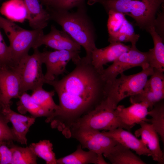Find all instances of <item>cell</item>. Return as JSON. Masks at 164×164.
<instances>
[{"instance_id":"cell-1","label":"cell","mask_w":164,"mask_h":164,"mask_svg":"<svg viewBox=\"0 0 164 164\" xmlns=\"http://www.w3.org/2000/svg\"><path fill=\"white\" fill-rule=\"evenodd\" d=\"M74 64V69L61 79L46 83L52 86L57 93L59 108L46 118L45 122L68 138L72 124L105 98L106 81L101 71L83 57Z\"/></svg>"},{"instance_id":"cell-2","label":"cell","mask_w":164,"mask_h":164,"mask_svg":"<svg viewBox=\"0 0 164 164\" xmlns=\"http://www.w3.org/2000/svg\"><path fill=\"white\" fill-rule=\"evenodd\" d=\"M50 20H53L61 26L75 42L85 49L86 56L83 57L91 61V54L96 46L95 35L92 22L87 15L85 5L78 7L77 11L55 9L46 7Z\"/></svg>"},{"instance_id":"cell-3","label":"cell","mask_w":164,"mask_h":164,"mask_svg":"<svg viewBox=\"0 0 164 164\" xmlns=\"http://www.w3.org/2000/svg\"><path fill=\"white\" fill-rule=\"evenodd\" d=\"M164 0H88L92 5L98 3L107 12L113 10L122 13L132 18L140 28L147 31L154 26L157 12Z\"/></svg>"},{"instance_id":"cell-4","label":"cell","mask_w":164,"mask_h":164,"mask_svg":"<svg viewBox=\"0 0 164 164\" xmlns=\"http://www.w3.org/2000/svg\"><path fill=\"white\" fill-rule=\"evenodd\" d=\"M0 27L4 30L9 42L12 66L28 54L30 49L38 48V43L44 34L43 30L24 29L0 15Z\"/></svg>"},{"instance_id":"cell-5","label":"cell","mask_w":164,"mask_h":164,"mask_svg":"<svg viewBox=\"0 0 164 164\" xmlns=\"http://www.w3.org/2000/svg\"><path fill=\"white\" fill-rule=\"evenodd\" d=\"M153 70V68L149 66L135 74L127 75L122 73L119 78L106 82L105 97L116 108L121 100L142 91Z\"/></svg>"},{"instance_id":"cell-6","label":"cell","mask_w":164,"mask_h":164,"mask_svg":"<svg viewBox=\"0 0 164 164\" xmlns=\"http://www.w3.org/2000/svg\"><path fill=\"white\" fill-rule=\"evenodd\" d=\"M115 108L105 97L94 109L77 119L72 125L71 129L86 128L108 131L126 128L115 113Z\"/></svg>"},{"instance_id":"cell-7","label":"cell","mask_w":164,"mask_h":164,"mask_svg":"<svg viewBox=\"0 0 164 164\" xmlns=\"http://www.w3.org/2000/svg\"><path fill=\"white\" fill-rule=\"evenodd\" d=\"M33 50L32 54L26 55L12 66L19 77L20 95L28 90L32 91L46 83L42 69L43 63L41 52L38 48Z\"/></svg>"},{"instance_id":"cell-8","label":"cell","mask_w":164,"mask_h":164,"mask_svg":"<svg viewBox=\"0 0 164 164\" xmlns=\"http://www.w3.org/2000/svg\"><path fill=\"white\" fill-rule=\"evenodd\" d=\"M113 62L101 71L103 78L107 82L114 80L118 75L131 68L140 67L143 69L149 66L148 52H142L136 47L131 46L129 50L123 53Z\"/></svg>"},{"instance_id":"cell-9","label":"cell","mask_w":164,"mask_h":164,"mask_svg":"<svg viewBox=\"0 0 164 164\" xmlns=\"http://www.w3.org/2000/svg\"><path fill=\"white\" fill-rule=\"evenodd\" d=\"M80 51L67 50L46 51L41 52L43 63L46 67L44 74L46 81L57 79L60 75L67 73L66 66L72 60L74 64L81 59Z\"/></svg>"},{"instance_id":"cell-10","label":"cell","mask_w":164,"mask_h":164,"mask_svg":"<svg viewBox=\"0 0 164 164\" xmlns=\"http://www.w3.org/2000/svg\"><path fill=\"white\" fill-rule=\"evenodd\" d=\"M70 137L78 141L82 148L99 155H103L118 143L100 131L86 128L71 130Z\"/></svg>"},{"instance_id":"cell-11","label":"cell","mask_w":164,"mask_h":164,"mask_svg":"<svg viewBox=\"0 0 164 164\" xmlns=\"http://www.w3.org/2000/svg\"><path fill=\"white\" fill-rule=\"evenodd\" d=\"M20 95L19 77L12 67H0V105L10 107L11 100Z\"/></svg>"},{"instance_id":"cell-12","label":"cell","mask_w":164,"mask_h":164,"mask_svg":"<svg viewBox=\"0 0 164 164\" xmlns=\"http://www.w3.org/2000/svg\"><path fill=\"white\" fill-rule=\"evenodd\" d=\"M45 45L55 50L80 51L81 46L63 30H60L52 25L50 32L42 35L38 47Z\"/></svg>"},{"instance_id":"cell-13","label":"cell","mask_w":164,"mask_h":164,"mask_svg":"<svg viewBox=\"0 0 164 164\" xmlns=\"http://www.w3.org/2000/svg\"><path fill=\"white\" fill-rule=\"evenodd\" d=\"M148 109L147 106L144 103H135L127 107L123 105H118L115 113L126 130L130 131L136 124H139L143 121L148 122L147 116Z\"/></svg>"},{"instance_id":"cell-14","label":"cell","mask_w":164,"mask_h":164,"mask_svg":"<svg viewBox=\"0 0 164 164\" xmlns=\"http://www.w3.org/2000/svg\"><path fill=\"white\" fill-rule=\"evenodd\" d=\"M131 46L122 43L113 42L102 48H96L92 51L91 63L94 67L100 71L104 69V65L113 62L123 53L130 50Z\"/></svg>"},{"instance_id":"cell-15","label":"cell","mask_w":164,"mask_h":164,"mask_svg":"<svg viewBox=\"0 0 164 164\" xmlns=\"http://www.w3.org/2000/svg\"><path fill=\"white\" fill-rule=\"evenodd\" d=\"M2 108L7 118L12 123L11 130L15 141L27 145L26 135L36 118L18 113L12 110L10 107Z\"/></svg>"},{"instance_id":"cell-16","label":"cell","mask_w":164,"mask_h":164,"mask_svg":"<svg viewBox=\"0 0 164 164\" xmlns=\"http://www.w3.org/2000/svg\"><path fill=\"white\" fill-rule=\"evenodd\" d=\"M139 124L140 127L135 131V136L141 137L142 141L151 152L153 160L159 164H164V154L160 147L157 133L152 125L147 122L143 121Z\"/></svg>"},{"instance_id":"cell-17","label":"cell","mask_w":164,"mask_h":164,"mask_svg":"<svg viewBox=\"0 0 164 164\" xmlns=\"http://www.w3.org/2000/svg\"><path fill=\"white\" fill-rule=\"evenodd\" d=\"M102 133L112 138L118 143L134 151L139 155L152 156V153L141 139L129 131L119 128L111 131H103Z\"/></svg>"},{"instance_id":"cell-18","label":"cell","mask_w":164,"mask_h":164,"mask_svg":"<svg viewBox=\"0 0 164 164\" xmlns=\"http://www.w3.org/2000/svg\"><path fill=\"white\" fill-rule=\"evenodd\" d=\"M27 12V19L33 29L43 30L48 25L49 14L39 0H22Z\"/></svg>"},{"instance_id":"cell-19","label":"cell","mask_w":164,"mask_h":164,"mask_svg":"<svg viewBox=\"0 0 164 164\" xmlns=\"http://www.w3.org/2000/svg\"><path fill=\"white\" fill-rule=\"evenodd\" d=\"M57 164H107L103 155L98 154L93 151L84 150L80 144L73 152L57 159Z\"/></svg>"},{"instance_id":"cell-20","label":"cell","mask_w":164,"mask_h":164,"mask_svg":"<svg viewBox=\"0 0 164 164\" xmlns=\"http://www.w3.org/2000/svg\"><path fill=\"white\" fill-rule=\"evenodd\" d=\"M103 155L112 164H146L130 149L119 143Z\"/></svg>"},{"instance_id":"cell-21","label":"cell","mask_w":164,"mask_h":164,"mask_svg":"<svg viewBox=\"0 0 164 164\" xmlns=\"http://www.w3.org/2000/svg\"><path fill=\"white\" fill-rule=\"evenodd\" d=\"M147 31L151 35L154 47L148 51L150 66L161 71H164V44L163 39L152 26Z\"/></svg>"},{"instance_id":"cell-22","label":"cell","mask_w":164,"mask_h":164,"mask_svg":"<svg viewBox=\"0 0 164 164\" xmlns=\"http://www.w3.org/2000/svg\"><path fill=\"white\" fill-rule=\"evenodd\" d=\"M18 99L19 100L16 103L17 109L21 114H24L28 112L36 118L41 117L47 118L52 114L35 102L31 95L26 92L21 94Z\"/></svg>"},{"instance_id":"cell-23","label":"cell","mask_w":164,"mask_h":164,"mask_svg":"<svg viewBox=\"0 0 164 164\" xmlns=\"http://www.w3.org/2000/svg\"><path fill=\"white\" fill-rule=\"evenodd\" d=\"M0 12L12 21L22 22L27 19V12L22 0H9L4 2Z\"/></svg>"},{"instance_id":"cell-24","label":"cell","mask_w":164,"mask_h":164,"mask_svg":"<svg viewBox=\"0 0 164 164\" xmlns=\"http://www.w3.org/2000/svg\"><path fill=\"white\" fill-rule=\"evenodd\" d=\"M55 92L54 90L47 91L41 86L32 91L31 96L35 102L52 114L59 108L53 99Z\"/></svg>"},{"instance_id":"cell-25","label":"cell","mask_w":164,"mask_h":164,"mask_svg":"<svg viewBox=\"0 0 164 164\" xmlns=\"http://www.w3.org/2000/svg\"><path fill=\"white\" fill-rule=\"evenodd\" d=\"M12 153L10 164H36L37 156L29 146L23 147L14 144L13 141L8 143Z\"/></svg>"},{"instance_id":"cell-26","label":"cell","mask_w":164,"mask_h":164,"mask_svg":"<svg viewBox=\"0 0 164 164\" xmlns=\"http://www.w3.org/2000/svg\"><path fill=\"white\" fill-rule=\"evenodd\" d=\"M163 72L153 68V73L150 78L147 80L143 89L153 95L159 101L164 98Z\"/></svg>"},{"instance_id":"cell-27","label":"cell","mask_w":164,"mask_h":164,"mask_svg":"<svg viewBox=\"0 0 164 164\" xmlns=\"http://www.w3.org/2000/svg\"><path fill=\"white\" fill-rule=\"evenodd\" d=\"M164 99L157 102L153 108L148 111V115L151 117L149 122L164 142Z\"/></svg>"},{"instance_id":"cell-28","label":"cell","mask_w":164,"mask_h":164,"mask_svg":"<svg viewBox=\"0 0 164 164\" xmlns=\"http://www.w3.org/2000/svg\"><path fill=\"white\" fill-rule=\"evenodd\" d=\"M29 147L37 157L44 160L46 164H57L53 145L50 140H40L38 142L31 143Z\"/></svg>"},{"instance_id":"cell-29","label":"cell","mask_w":164,"mask_h":164,"mask_svg":"<svg viewBox=\"0 0 164 164\" xmlns=\"http://www.w3.org/2000/svg\"><path fill=\"white\" fill-rule=\"evenodd\" d=\"M139 35L136 34L132 24L126 19L121 28L112 37L108 39L110 43L113 42H127L131 43L132 47H136Z\"/></svg>"},{"instance_id":"cell-30","label":"cell","mask_w":164,"mask_h":164,"mask_svg":"<svg viewBox=\"0 0 164 164\" xmlns=\"http://www.w3.org/2000/svg\"><path fill=\"white\" fill-rule=\"evenodd\" d=\"M107 12L108 16L107 27L109 39L118 32L126 18L125 15L121 12L113 10Z\"/></svg>"},{"instance_id":"cell-31","label":"cell","mask_w":164,"mask_h":164,"mask_svg":"<svg viewBox=\"0 0 164 164\" xmlns=\"http://www.w3.org/2000/svg\"><path fill=\"white\" fill-rule=\"evenodd\" d=\"M85 0H52L46 6L58 10L69 11L85 5Z\"/></svg>"},{"instance_id":"cell-32","label":"cell","mask_w":164,"mask_h":164,"mask_svg":"<svg viewBox=\"0 0 164 164\" xmlns=\"http://www.w3.org/2000/svg\"><path fill=\"white\" fill-rule=\"evenodd\" d=\"M9 122L0 105V142L15 141L11 128L8 125Z\"/></svg>"},{"instance_id":"cell-33","label":"cell","mask_w":164,"mask_h":164,"mask_svg":"<svg viewBox=\"0 0 164 164\" xmlns=\"http://www.w3.org/2000/svg\"><path fill=\"white\" fill-rule=\"evenodd\" d=\"M12 66L10 49L3 38L0 29V67Z\"/></svg>"},{"instance_id":"cell-34","label":"cell","mask_w":164,"mask_h":164,"mask_svg":"<svg viewBox=\"0 0 164 164\" xmlns=\"http://www.w3.org/2000/svg\"><path fill=\"white\" fill-rule=\"evenodd\" d=\"M9 142H0V164H10L12 153L8 145Z\"/></svg>"},{"instance_id":"cell-35","label":"cell","mask_w":164,"mask_h":164,"mask_svg":"<svg viewBox=\"0 0 164 164\" xmlns=\"http://www.w3.org/2000/svg\"><path fill=\"white\" fill-rule=\"evenodd\" d=\"M52 0H39L41 3L43 5L46 6Z\"/></svg>"},{"instance_id":"cell-36","label":"cell","mask_w":164,"mask_h":164,"mask_svg":"<svg viewBox=\"0 0 164 164\" xmlns=\"http://www.w3.org/2000/svg\"></svg>"}]
</instances>
